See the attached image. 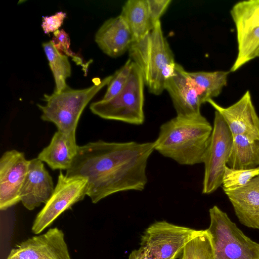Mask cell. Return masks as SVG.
I'll return each mask as SVG.
<instances>
[{
	"instance_id": "cell-8",
	"label": "cell",
	"mask_w": 259,
	"mask_h": 259,
	"mask_svg": "<svg viewBox=\"0 0 259 259\" xmlns=\"http://www.w3.org/2000/svg\"><path fill=\"white\" fill-rule=\"evenodd\" d=\"M198 231L166 221H156L144 231L140 247L148 254L158 259H177L181 257L185 245Z\"/></svg>"
},
{
	"instance_id": "cell-30",
	"label": "cell",
	"mask_w": 259,
	"mask_h": 259,
	"mask_svg": "<svg viewBox=\"0 0 259 259\" xmlns=\"http://www.w3.org/2000/svg\"><path fill=\"white\" fill-rule=\"evenodd\" d=\"M128 259H158L147 253L142 247L132 251L130 254Z\"/></svg>"
},
{
	"instance_id": "cell-17",
	"label": "cell",
	"mask_w": 259,
	"mask_h": 259,
	"mask_svg": "<svg viewBox=\"0 0 259 259\" xmlns=\"http://www.w3.org/2000/svg\"><path fill=\"white\" fill-rule=\"evenodd\" d=\"M75 133L58 130L48 146L38 154L37 158L46 163L53 170L68 169L77 153Z\"/></svg>"
},
{
	"instance_id": "cell-20",
	"label": "cell",
	"mask_w": 259,
	"mask_h": 259,
	"mask_svg": "<svg viewBox=\"0 0 259 259\" xmlns=\"http://www.w3.org/2000/svg\"><path fill=\"white\" fill-rule=\"evenodd\" d=\"M230 71L187 72L203 104L218 97L227 84Z\"/></svg>"
},
{
	"instance_id": "cell-31",
	"label": "cell",
	"mask_w": 259,
	"mask_h": 259,
	"mask_svg": "<svg viewBox=\"0 0 259 259\" xmlns=\"http://www.w3.org/2000/svg\"><path fill=\"white\" fill-rule=\"evenodd\" d=\"M258 57H259V54H258Z\"/></svg>"
},
{
	"instance_id": "cell-21",
	"label": "cell",
	"mask_w": 259,
	"mask_h": 259,
	"mask_svg": "<svg viewBox=\"0 0 259 259\" xmlns=\"http://www.w3.org/2000/svg\"><path fill=\"white\" fill-rule=\"evenodd\" d=\"M230 14L236 27L237 38L259 27V0L238 2L232 8Z\"/></svg>"
},
{
	"instance_id": "cell-23",
	"label": "cell",
	"mask_w": 259,
	"mask_h": 259,
	"mask_svg": "<svg viewBox=\"0 0 259 259\" xmlns=\"http://www.w3.org/2000/svg\"><path fill=\"white\" fill-rule=\"evenodd\" d=\"M238 51L230 72L236 71L245 64L258 57L259 27L247 32L237 38Z\"/></svg>"
},
{
	"instance_id": "cell-7",
	"label": "cell",
	"mask_w": 259,
	"mask_h": 259,
	"mask_svg": "<svg viewBox=\"0 0 259 259\" xmlns=\"http://www.w3.org/2000/svg\"><path fill=\"white\" fill-rule=\"evenodd\" d=\"M232 141L233 136L225 120L215 110L212 131L203 162L204 173L202 194H211L222 186Z\"/></svg>"
},
{
	"instance_id": "cell-2",
	"label": "cell",
	"mask_w": 259,
	"mask_h": 259,
	"mask_svg": "<svg viewBox=\"0 0 259 259\" xmlns=\"http://www.w3.org/2000/svg\"><path fill=\"white\" fill-rule=\"evenodd\" d=\"M212 131L201 113L177 115L160 126L155 150L181 165L203 163Z\"/></svg>"
},
{
	"instance_id": "cell-18",
	"label": "cell",
	"mask_w": 259,
	"mask_h": 259,
	"mask_svg": "<svg viewBox=\"0 0 259 259\" xmlns=\"http://www.w3.org/2000/svg\"><path fill=\"white\" fill-rule=\"evenodd\" d=\"M120 15L129 28L133 41L141 39L155 26L150 19L147 0L126 1L122 7Z\"/></svg>"
},
{
	"instance_id": "cell-27",
	"label": "cell",
	"mask_w": 259,
	"mask_h": 259,
	"mask_svg": "<svg viewBox=\"0 0 259 259\" xmlns=\"http://www.w3.org/2000/svg\"><path fill=\"white\" fill-rule=\"evenodd\" d=\"M52 41L56 48L60 52L64 53L68 57H70L78 65L82 67L83 71L87 73L90 62L84 63L81 57L73 52L70 48V41L69 35L63 29L58 30L53 33Z\"/></svg>"
},
{
	"instance_id": "cell-9",
	"label": "cell",
	"mask_w": 259,
	"mask_h": 259,
	"mask_svg": "<svg viewBox=\"0 0 259 259\" xmlns=\"http://www.w3.org/2000/svg\"><path fill=\"white\" fill-rule=\"evenodd\" d=\"M87 183L84 178L68 177L61 171L52 195L33 222L32 232L39 234L64 211L82 200L87 195Z\"/></svg>"
},
{
	"instance_id": "cell-4",
	"label": "cell",
	"mask_w": 259,
	"mask_h": 259,
	"mask_svg": "<svg viewBox=\"0 0 259 259\" xmlns=\"http://www.w3.org/2000/svg\"><path fill=\"white\" fill-rule=\"evenodd\" d=\"M113 74L102 79L96 78L94 84L83 89H73L68 85L61 91L45 94V105L37 104L41 111L42 120L52 122L58 130L64 133H75L80 117L88 103L105 85H108Z\"/></svg>"
},
{
	"instance_id": "cell-12",
	"label": "cell",
	"mask_w": 259,
	"mask_h": 259,
	"mask_svg": "<svg viewBox=\"0 0 259 259\" xmlns=\"http://www.w3.org/2000/svg\"><path fill=\"white\" fill-rule=\"evenodd\" d=\"M207 103L221 114L233 137L242 135L251 140H259V117L249 91L227 107L221 106L212 99Z\"/></svg>"
},
{
	"instance_id": "cell-13",
	"label": "cell",
	"mask_w": 259,
	"mask_h": 259,
	"mask_svg": "<svg viewBox=\"0 0 259 259\" xmlns=\"http://www.w3.org/2000/svg\"><path fill=\"white\" fill-rule=\"evenodd\" d=\"M187 72L181 65L176 63L174 73L164 84V90L168 93L178 116L201 113L202 104Z\"/></svg>"
},
{
	"instance_id": "cell-11",
	"label": "cell",
	"mask_w": 259,
	"mask_h": 259,
	"mask_svg": "<svg viewBox=\"0 0 259 259\" xmlns=\"http://www.w3.org/2000/svg\"><path fill=\"white\" fill-rule=\"evenodd\" d=\"M6 259H71L64 232L57 227L17 244Z\"/></svg>"
},
{
	"instance_id": "cell-26",
	"label": "cell",
	"mask_w": 259,
	"mask_h": 259,
	"mask_svg": "<svg viewBox=\"0 0 259 259\" xmlns=\"http://www.w3.org/2000/svg\"><path fill=\"white\" fill-rule=\"evenodd\" d=\"M134 64V62L129 58L125 63L116 71L108 85L102 100H110L122 90L130 77Z\"/></svg>"
},
{
	"instance_id": "cell-24",
	"label": "cell",
	"mask_w": 259,
	"mask_h": 259,
	"mask_svg": "<svg viewBox=\"0 0 259 259\" xmlns=\"http://www.w3.org/2000/svg\"><path fill=\"white\" fill-rule=\"evenodd\" d=\"M180 259H215L211 237L206 230H199L187 243Z\"/></svg>"
},
{
	"instance_id": "cell-19",
	"label": "cell",
	"mask_w": 259,
	"mask_h": 259,
	"mask_svg": "<svg viewBox=\"0 0 259 259\" xmlns=\"http://www.w3.org/2000/svg\"><path fill=\"white\" fill-rule=\"evenodd\" d=\"M227 165L242 169L259 167V140H251L242 135L233 136Z\"/></svg>"
},
{
	"instance_id": "cell-1",
	"label": "cell",
	"mask_w": 259,
	"mask_h": 259,
	"mask_svg": "<svg viewBox=\"0 0 259 259\" xmlns=\"http://www.w3.org/2000/svg\"><path fill=\"white\" fill-rule=\"evenodd\" d=\"M154 150V142H89L78 146L65 175L86 179L87 195L94 203L116 193L141 191L148 182L147 166Z\"/></svg>"
},
{
	"instance_id": "cell-3",
	"label": "cell",
	"mask_w": 259,
	"mask_h": 259,
	"mask_svg": "<svg viewBox=\"0 0 259 259\" xmlns=\"http://www.w3.org/2000/svg\"><path fill=\"white\" fill-rule=\"evenodd\" d=\"M130 58L142 70L149 92L159 95L166 79L174 73L176 62L164 35L161 21L141 39L133 41L128 51Z\"/></svg>"
},
{
	"instance_id": "cell-28",
	"label": "cell",
	"mask_w": 259,
	"mask_h": 259,
	"mask_svg": "<svg viewBox=\"0 0 259 259\" xmlns=\"http://www.w3.org/2000/svg\"><path fill=\"white\" fill-rule=\"evenodd\" d=\"M171 0H147L151 20L154 25L159 21L169 7Z\"/></svg>"
},
{
	"instance_id": "cell-16",
	"label": "cell",
	"mask_w": 259,
	"mask_h": 259,
	"mask_svg": "<svg viewBox=\"0 0 259 259\" xmlns=\"http://www.w3.org/2000/svg\"><path fill=\"white\" fill-rule=\"evenodd\" d=\"M95 40L105 54L115 58L128 51L133 37L126 23L119 15L102 24L96 33Z\"/></svg>"
},
{
	"instance_id": "cell-14",
	"label": "cell",
	"mask_w": 259,
	"mask_h": 259,
	"mask_svg": "<svg viewBox=\"0 0 259 259\" xmlns=\"http://www.w3.org/2000/svg\"><path fill=\"white\" fill-rule=\"evenodd\" d=\"M55 188L52 178L43 162L37 158L29 160L28 173L20 194L23 206L29 210L46 203Z\"/></svg>"
},
{
	"instance_id": "cell-10",
	"label": "cell",
	"mask_w": 259,
	"mask_h": 259,
	"mask_svg": "<svg viewBox=\"0 0 259 259\" xmlns=\"http://www.w3.org/2000/svg\"><path fill=\"white\" fill-rule=\"evenodd\" d=\"M29 160L16 150L6 151L0 159V209L5 210L20 200Z\"/></svg>"
},
{
	"instance_id": "cell-22",
	"label": "cell",
	"mask_w": 259,
	"mask_h": 259,
	"mask_svg": "<svg viewBox=\"0 0 259 259\" xmlns=\"http://www.w3.org/2000/svg\"><path fill=\"white\" fill-rule=\"evenodd\" d=\"M42 45L54 78L56 85L54 91L60 92L67 85L66 80L71 74L68 56L59 52L52 40L45 42Z\"/></svg>"
},
{
	"instance_id": "cell-5",
	"label": "cell",
	"mask_w": 259,
	"mask_h": 259,
	"mask_svg": "<svg viewBox=\"0 0 259 259\" xmlns=\"http://www.w3.org/2000/svg\"><path fill=\"white\" fill-rule=\"evenodd\" d=\"M145 85L143 72L134 63L130 77L122 90L110 100H101L92 103L90 110L104 119L134 125L142 124L145 121Z\"/></svg>"
},
{
	"instance_id": "cell-29",
	"label": "cell",
	"mask_w": 259,
	"mask_h": 259,
	"mask_svg": "<svg viewBox=\"0 0 259 259\" xmlns=\"http://www.w3.org/2000/svg\"><path fill=\"white\" fill-rule=\"evenodd\" d=\"M66 13L60 11L54 15L42 17L41 27L46 34L54 32L62 25Z\"/></svg>"
},
{
	"instance_id": "cell-6",
	"label": "cell",
	"mask_w": 259,
	"mask_h": 259,
	"mask_svg": "<svg viewBox=\"0 0 259 259\" xmlns=\"http://www.w3.org/2000/svg\"><path fill=\"white\" fill-rule=\"evenodd\" d=\"M215 259H259V243L245 235L228 214L214 205L209 210Z\"/></svg>"
},
{
	"instance_id": "cell-15",
	"label": "cell",
	"mask_w": 259,
	"mask_h": 259,
	"mask_svg": "<svg viewBox=\"0 0 259 259\" xmlns=\"http://www.w3.org/2000/svg\"><path fill=\"white\" fill-rule=\"evenodd\" d=\"M224 192L240 223L259 229V175L242 187Z\"/></svg>"
},
{
	"instance_id": "cell-25",
	"label": "cell",
	"mask_w": 259,
	"mask_h": 259,
	"mask_svg": "<svg viewBox=\"0 0 259 259\" xmlns=\"http://www.w3.org/2000/svg\"><path fill=\"white\" fill-rule=\"evenodd\" d=\"M259 175V167L253 169H235L226 166L222 179L224 191L234 190L247 184Z\"/></svg>"
}]
</instances>
